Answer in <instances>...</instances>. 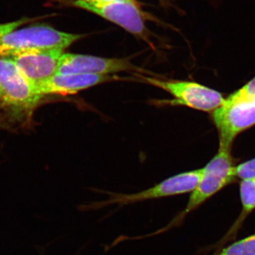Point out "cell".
<instances>
[{
	"instance_id": "16",
	"label": "cell",
	"mask_w": 255,
	"mask_h": 255,
	"mask_svg": "<svg viewBox=\"0 0 255 255\" xmlns=\"http://www.w3.org/2000/svg\"><path fill=\"white\" fill-rule=\"evenodd\" d=\"M77 1H80L89 5L97 6V5L110 4V3L116 2V1H129V0H77Z\"/></svg>"
},
{
	"instance_id": "4",
	"label": "cell",
	"mask_w": 255,
	"mask_h": 255,
	"mask_svg": "<svg viewBox=\"0 0 255 255\" xmlns=\"http://www.w3.org/2000/svg\"><path fill=\"white\" fill-rule=\"evenodd\" d=\"M132 75L137 80L161 89L173 97L172 100L158 101V105L184 106L193 110L212 113L226 100L221 92L198 82L168 80L139 73Z\"/></svg>"
},
{
	"instance_id": "5",
	"label": "cell",
	"mask_w": 255,
	"mask_h": 255,
	"mask_svg": "<svg viewBox=\"0 0 255 255\" xmlns=\"http://www.w3.org/2000/svg\"><path fill=\"white\" fill-rule=\"evenodd\" d=\"M0 90L4 103L17 113H30L43 98L9 58H0Z\"/></svg>"
},
{
	"instance_id": "3",
	"label": "cell",
	"mask_w": 255,
	"mask_h": 255,
	"mask_svg": "<svg viewBox=\"0 0 255 255\" xmlns=\"http://www.w3.org/2000/svg\"><path fill=\"white\" fill-rule=\"evenodd\" d=\"M202 172L203 168H201L177 174L167 178L153 187L133 194L103 191L104 194L108 196L107 199L82 204L79 209L80 211H99L107 206L115 205L122 207L143 201L191 193L197 187Z\"/></svg>"
},
{
	"instance_id": "17",
	"label": "cell",
	"mask_w": 255,
	"mask_h": 255,
	"mask_svg": "<svg viewBox=\"0 0 255 255\" xmlns=\"http://www.w3.org/2000/svg\"><path fill=\"white\" fill-rule=\"evenodd\" d=\"M3 98V94L2 92H1V90H0V100H2Z\"/></svg>"
},
{
	"instance_id": "2",
	"label": "cell",
	"mask_w": 255,
	"mask_h": 255,
	"mask_svg": "<svg viewBox=\"0 0 255 255\" xmlns=\"http://www.w3.org/2000/svg\"><path fill=\"white\" fill-rule=\"evenodd\" d=\"M84 37L46 24L32 25L10 32L0 39V58H11L43 50H65Z\"/></svg>"
},
{
	"instance_id": "15",
	"label": "cell",
	"mask_w": 255,
	"mask_h": 255,
	"mask_svg": "<svg viewBox=\"0 0 255 255\" xmlns=\"http://www.w3.org/2000/svg\"><path fill=\"white\" fill-rule=\"evenodd\" d=\"M28 21H29L28 18H23L12 21V22L1 23L0 24V39L5 35L8 34L10 32L14 31L16 28L24 24L25 23H27Z\"/></svg>"
},
{
	"instance_id": "18",
	"label": "cell",
	"mask_w": 255,
	"mask_h": 255,
	"mask_svg": "<svg viewBox=\"0 0 255 255\" xmlns=\"http://www.w3.org/2000/svg\"><path fill=\"white\" fill-rule=\"evenodd\" d=\"M0 107H1V106H0Z\"/></svg>"
},
{
	"instance_id": "1",
	"label": "cell",
	"mask_w": 255,
	"mask_h": 255,
	"mask_svg": "<svg viewBox=\"0 0 255 255\" xmlns=\"http://www.w3.org/2000/svg\"><path fill=\"white\" fill-rule=\"evenodd\" d=\"M236 178V166L233 163L231 150L219 147L216 155L203 168L200 181L196 189L191 192L185 208L164 227L143 236L129 237V241L154 237L179 227L191 213L196 211L223 188L234 182Z\"/></svg>"
},
{
	"instance_id": "12",
	"label": "cell",
	"mask_w": 255,
	"mask_h": 255,
	"mask_svg": "<svg viewBox=\"0 0 255 255\" xmlns=\"http://www.w3.org/2000/svg\"><path fill=\"white\" fill-rule=\"evenodd\" d=\"M212 255H255V233L221 248Z\"/></svg>"
},
{
	"instance_id": "8",
	"label": "cell",
	"mask_w": 255,
	"mask_h": 255,
	"mask_svg": "<svg viewBox=\"0 0 255 255\" xmlns=\"http://www.w3.org/2000/svg\"><path fill=\"white\" fill-rule=\"evenodd\" d=\"M75 7L86 10L118 25L128 33L150 43L145 18L140 7L134 0L116 1L104 5H89L80 1H73Z\"/></svg>"
},
{
	"instance_id": "6",
	"label": "cell",
	"mask_w": 255,
	"mask_h": 255,
	"mask_svg": "<svg viewBox=\"0 0 255 255\" xmlns=\"http://www.w3.org/2000/svg\"><path fill=\"white\" fill-rule=\"evenodd\" d=\"M152 75L137 66L130 58H104L94 55L64 53L60 57L55 74H93L112 75L123 73Z\"/></svg>"
},
{
	"instance_id": "7",
	"label": "cell",
	"mask_w": 255,
	"mask_h": 255,
	"mask_svg": "<svg viewBox=\"0 0 255 255\" xmlns=\"http://www.w3.org/2000/svg\"><path fill=\"white\" fill-rule=\"evenodd\" d=\"M219 135V147L231 150L242 132L255 125V103L239 102L222 105L211 113Z\"/></svg>"
},
{
	"instance_id": "11",
	"label": "cell",
	"mask_w": 255,
	"mask_h": 255,
	"mask_svg": "<svg viewBox=\"0 0 255 255\" xmlns=\"http://www.w3.org/2000/svg\"><path fill=\"white\" fill-rule=\"evenodd\" d=\"M240 196L242 209L241 214L224 237L218 243L217 247L224 246L237 236L247 218L255 210V178L243 179L240 183Z\"/></svg>"
},
{
	"instance_id": "9",
	"label": "cell",
	"mask_w": 255,
	"mask_h": 255,
	"mask_svg": "<svg viewBox=\"0 0 255 255\" xmlns=\"http://www.w3.org/2000/svg\"><path fill=\"white\" fill-rule=\"evenodd\" d=\"M137 80L135 78H122L117 75H100L93 74H55L36 86L42 97L50 95H75L84 90L106 82L122 80Z\"/></svg>"
},
{
	"instance_id": "13",
	"label": "cell",
	"mask_w": 255,
	"mask_h": 255,
	"mask_svg": "<svg viewBox=\"0 0 255 255\" xmlns=\"http://www.w3.org/2000/svg\"><path fill=\"white\" fill-rule=\"evenodd\" d=\"M225 103L234 104L239 102L255 103V77L242 87L237 91L233 92L226 98Z\"/></svg>"
},
{
	"instance_id": "10",
	"label": "cell",
	"mask_w": 255,
	"mask_h": 255,
	"mask_svg": "<svg viewBox=\"0 0 255 255\" xmlns=\"http://www.w3.org/2000/svg\"><path fill=\"white\" fill-rule=\"evenodd\" d=\"M64 50L33 52L11 58L18 70L35 87L54 75Z\"/></svg>"
},
{
	"instance_id": "14",
	"label": "cell",
	"mask_w": 255,
	"mask_h": 255,
	"mask_svg": "<svg viewBox=\"0 0 255 255\" xmlns=\"http://www.w3.org/2000/svg\"><path fill=\"white\" fill-rule=\"evenodd\" d=\"M236 174L241 180L255 178V158L236 166Z\"/></svg>"
}]
</instances>
